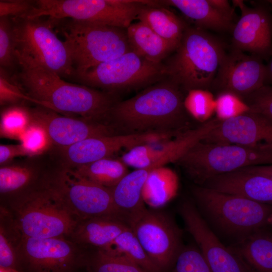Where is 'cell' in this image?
<instances>
[{
    "label": "cell",
    "mask_w": 272,
    "mask_h": 272,
    "mask_svg": "<svg viewBox=\"0 0 272 272\" xmlns=\"http://www.w3.org/2000/svg\"><path fill=\"white\" fill-rule=\"evenodd\" d=\"M184 97L181 88L166 77L136 95L116 102L106 122L119 134H180L190 129L187 128L189 115L184 108Z\"/></svg>",
    "instance_id": "obj_1"
},
{
    "label": "cell",
    "mask_w": 272,
    "mask_h": 272,
    "mask_svg": "<svg viewBox=\"0 0 272 272\" xmlns=\"http://www.w3.org/2000/svg\"><path fill=\"white\" fill-rule=\"evenodd\" d=\"M20 71L17 77L24 91L41 106L64 114L106 123L116 102L112 94L64 81L31 58L16 51Z\"/></svg>",
    "instance_id": "obj_2"
},
{
    "label": "cell",
    "mask_w": 272,
    "mask_h": 272,
    "mask_svg": "<svg viewBox=\"0 0 272 272\" xmlns=\"http://www.w3.org/2000/svg\"><path fill=\"white\" fill-rule=\"evenodd\" d=\"M226 53L217 37L188 25L179 46L163 64L165 76L186 92L209 90Z\"/></svg>",
    "instance_id": "obj_3"
},
{
    "label": "cell",
    "mask_w": 272,
    "mask_h": 272,
    "mask_svg": "<svg viewBox=\"0 0 272 272\" xmlns=\"http://www.w3.org/2000/svg\"><path fill=\"white\" fill-rule=\"evenodd\" d=\"M1 204L10 210L26 237L69 238L80 221L49 179L42 185Z\"/></svg>",
    "instance_id": "obj_4"
},
{
    "label": "cell",
    "mask_w": 272,
    "mask_h": 272,
    "mask_svg": "<svg viewBox=\"0 0 272 272\" xmlns=\"http://www.w3.org/2000/svg\"><path fill=\"white\" fill-rule=\"evenodd\" d=\"M59 26L75 70L74 76L131 51L126 29L72 19Z\"/></svg>",
    "instance_id": "obj_5"
},
{
    "label": "cell",
    "mask_w": 272,
    "mask_h": 272,
    "mask_svg": "<svg viewBox=\"0 0 272 272\" xmlns=\"http://www.w3.org/2000/svg\"><path fill=\"white\" fill-rule=\"evenodd\" d=\"M197 185L209 178L250 166L272 165V146L199 141L175 163Z\"/></svg>",
    "instance_id": "obj_6"
},
{
    "label": "cell",
    "mask_w": 272,
    "mask_h": 272,
    "mask_svg": "<svg viewBox=\"0 0 272 272\" xmlns=\"http://www.w3.org/2000/svg\"><path fill=\"white\" fill-rule=\"evenodd\" d=\"M191 190L205 216L221 230L236 237L237 241L268 225L271 205L197 185Z\"/></svg>",
    "instance_id": "obj_7"
},
{
    "label": "cell",
    "mask_w": 272,
    "mask_h": 272,
    "mask_svg": "<svg viewBox=\"0 0 272 272\" xmlns=\"http://www.w3.org/2000/svg\"><path fill=\"white\" fill-rule=\"evenodd\" d=\"M150 1L37 0L26 18L70 19L127 29Z\"/></svg>",
    "instance_id": "obj_8"
},
{
    "label": "cell",
    "mask_w": 272,
    "mask_h": 272,
    "mask_svg": "<svg viewBox=\"0 0 272 272\" xmlns=\"http://www.w3.org/2000/svg\"><path fill=\"white\" fill-rule=\"evenodd\" d=\"M11 18L17 52L29 56L61 78L73 77L75 70L70 54L64 41L54 32V19Z\"/></svg>",
    "instance_id": "obj_9"
},
{
    "label": "cell",
    "mask_w": 272,
    "mask_h": 272,
    "mask_svg": "<svg viewBox=\"0 0 272 272\" xmlns=\"http://www.w3.org/2000/svg\"><path fill=\"white\" fill-rule=\"evenodd\" d=\"M165 78L162 63L151 62L132 51L73 77L84 85L111 94L147 87Z\"/></svg>",
    "instance_id": "obj_10"
},
{
    "label": "cell",
    "mask_w": 272,
    "mask_h": 272,
    "mask_svg": "<svg viewBox=\"0 0 272 272\" xmlns=\"http://www.w3.org/2000/svg\"><path fill=\"white\" fill-rule=\"evenodd\" d=\"M92 250L68 238L24 237L20 250L22 272H81L86 270Z\"/></svg>",
    "instance_id": "obj_11"
},
{
    "label": "cell",
    "mask_w": 272,
    "mask_h": 272,
    "mask_svg": "<svg viewBox=\"0 0 272 272\" xmlns=\"http://www.w3.org/2000/svg\"><path fill=\"white\" fill-rule=\"evenodd\" d=\"M126 223L162 272L175 263L182 250L181 232L169 217L146 208L129 218Z\"/></svg>",
    "instance_id": "obj_12"
},
{
    "label": "cell",
    "mask_w": 272,
    "mask_h": 272,
    "mask_svg": "<svg viewBox=\"0 0 272 272\" xmlns=\"http://www.w3.org/2000/svg\"><path fill=\"white\" fill-rule=\"evenodd\" d=\"M49 182L80 220L102 216L120 217L111 188L85 178L72 168L62 166L50 175Z\"/></svg>",
    "instance_id": "obj_13"
},
{
    "label": "cell",
    "mask_w": 272,
    "mask_h": 272,
    "mask_svg": "<svg viewBox=\"0 0 272 272\" xmlns=\"http://www.w3.org/2000/svg\"><path fill=\"white\" fill-rule=\"evenodd\" d=\"M220 122L215 118L183 132L174 139L134 147L124 153L120 159L128 167L135 169H152L175 163L191 147L206 138Z\"/></svg>",
    "instance_id": "obj_14"
},
{
    "label": "cell",
    "mask_w": 272,
    "mask_h": 272,
    "mask_svg": "<svg viewBox=\"0 0 272 272\" xmlns=\"http://www.w3.org/2000/svg\"><path fill=\"white\" fill-rule=\"evenodd\" d=\"M241 16L232 32L231 48L268 60L272 56V12L266 1L250 8L233 1Z\"/></svg>",
    "instance_id": "obj_15"
},
{
    "label": "cell",
    "mask_w": 272,
    "mask_h": 272,
    "mask_svg": "<svg viewBox=\"0 0 272 272\" xmlns=\"http://www.w3.org/2000/svg\"><path fill=\"white\" fill-rule=\"evenodd\" d=\"M179 212L212 272H251L230 247L220 241L191 201L182 203Z\"/></svg>",
    "instance_id": "obj_16"
},
{
    "label": "cell",
    "mask_w": 272,
    "mask_h": 272,
    "mask_svg": "<svg viewBox=\"0 0 272 272\" xmlns=\"http://www.w3.org/2000/svg\"><path fill=\"white\" fill-rule=\"evenodd\" d=\"M169 133L113 134L86 139L69 147L61 148L65 165L74 168L111 157L122 149L127 150L139 145L172 138Z\"/></svg>",
    "instance_id": "obj_17"
},
{
    "label": "cell",
    "mask_w": 272,
    "mask_h": 272,
    "mask_svg": "<svg viewBox=\"0 0 272 272\" xmlns=\"http://www.w3.org/2000/svg\"><path fill=\"white\" fill-rule=\"evenodd\" d=\"M260 57L233 49L227 52L212 88L242 99L264 85L265 64Z\"/></svg>",
    "instance_id": "obj_18"
},
{
    "label": "cell",
    "mask_w": 272,
    "mask_h": 272,
    "mask_svg": "<svg viewBox=\"0 0 272 272\" xmlns=\"http://www.w3.org/2000/svg\"><path fill=\"white\" fill-rule=\"evenodd\" d=\"M38 105L30 110L31 122L41 125L52 144L64 148L86 139L117 134L110 125L82 117L58 115Z\"/></svg>",
    "instance_id": "obj_19"
},
{
    "label": "cell",
    "mask_w": 272,
    "mask_h": 272,
    "mask_svg": "<svg viewBox=\"0 0 272 272\" xmlns=\"http://www.w3.org/2000/svg\"><path fill=\"white\" fill-rule=\"evenodd\" d=\"M210 143L272 146V121L251 111L220 121L202 140Z\"/></svg>",
    "instance_id": "obj_20"
},
{
    "label": "cell",
    "mask_w": 272,
    "mask_h": 272,
    "mask_svg": "<svg viewBox=\"0 0 272 272\" xmlns=\"http://www.w3.org/2000/svg\"><path fill=\"white\" fill-rule=\"evenodd\" d=\"M201 186L272 206V179L262 175L238 170L211 177Z\"/></svg>",
    "instance_id": "obj_21"
},
{
    "label": "cell",
    "mask_w": 272,
    "mask_h": 272,
    "mask_svg": "<svg viewBox=\"0 0 272 272\" xmlns=\"http://www.w3.org/2000/svg\"><path fill=\"white\" fill-rule=\"evenodd\" d=\"M128 227L117 216L94 217L79 221L68 238L87 249L102 250Z\"/></svg>",
    "instance_id": "obj_22"
},
{
    "label": "cell",
    "mask_w": 272,
    "mask_h": 272,
    "mask_svg": "<svg viewBox=\"0 0 272 272\" xmlns=\"http://www.w3.org/2000/svg\"><path fill=\"white\" fill-rule=\"evenodd\" d=\"M267 226L230 247L251 272H272V232Z\"/></svg>",
    "instance_id": "obj_23"
},
{
    "label": "cell",
    "mask_w": 272,
    "mask_h": 272,
    "mask_svg": "<svg viewBox=\"0 0 272 272\" xmlns=\"http://www.w3.org/2000/svg\"><path fill=\"white\" fill-rule=\"evenodd\" d=\"M151 170L142 168L129 172L111 188L115 207L120 217L125 223L129 218L146 208L143 190Z\"/></svg>",
    "instance_id": "obj_24"
},
{
    "label": "cell",
    "mask_w": 272,
    "mask_h": 272,
    "mask_svg": "<svg viewBox=\"0 0 272 272\" xmlns=\"http://www.w3.org/2000/svg\"><path fill=\"white\" fill-rule=\"evenodd\" d=\"M160 3L162 7L176 8L194 26L207 31H231L235 24L234 20L212 6L209 0H166Z\"/></svg>",
    "instance_id": "obj_25"
},
{
    "label": "cell",
    "mask_w": 272,
    "mask_h": 272,
    "mask_svg": "<svg viewBox=\"0 0 272 272\" xmlns=\"http://www.w3.org/2000/svg\"><path fill=\"white\" fill-rule=\"evenodd\" d=\"M49 175L26 165H5L0 168L1 202L15 198L45 183Z\"/></svg>",
    "instance_id": "obj_26"
},
{
    "label": "cell",
    "mask_w": 272,
    "mask_h": 272,
    "mask_svg": "<svg viewBox=\"0 0 272 272\" xmlns=\"http://www.w3.org/2000/svg\"><path fill=\"white\" fill-rule=\"evenodd\" d=\"M126 32L131 51L153 63H161L175 50L172 45L141 21L132 23Z\"/></svg>",
    "instance_id": "obj_27"
},
{
    "label": "cell",
    "mask_w": 272,
    "mask_h": 272,
    "mask_svg": "<svg viewBox=\"0 0 272 272\" xmlns=\"http://www.w3.org/2000/svg\"><path fill=\"white\" fill-rule=\"evenodd\" d=\"M137 19L148 26L175 49L188 25L165 7L146 5L141 9Z\"/></svg>",
    "instance_id": "obj_28"
},
{
    "label": "cell",
    "mask_w": 272,
    "mask_h": 272,
    "mask_svg": "<svg viewBox=\"0 0 272 272\" xmlns=\"http://www.w3.org/2000/svg\"><path fill=\"white\" fill-rule=\"evenodd\" d=\"M179 179L176 172L166 166L152 169L143 190L145 205L153 209L165 206L177 194Z\"/></svg>",
    "instance_id": "obj_29"
},
{
    "label": "cell",
    "mask_w": 272,
    "mask_h": 272,
    "mask_svg": "<svg viewBox=\"0 0 272 272\" xmlns=\"http://www.w3.org/2000/svg\"><path fill=\"white\" fill-rule=\"evenodd\" d=\"M24 236L10 210L0 206V267L21 271L20 250Z\"/></svg>",
    "instance_id": "obj_30"
},
{
    "label": "cell",
    "mask_w": 272,
    "mask_h": 272,
    "mask_svg": "<svg viewBox=\"0 0 272 272\" xmlns=\"http://www.w3.org/2000/svg\"><path fill=\"white\" fill-rule=\"evenodd\" d=\"M72 168L85 178L110 188L129 172L128 166L120 159L111 157Z\"/></svg>",
    "instance_id": "obj_31"
},
{
    "label": "cell",
    "mask_w": 272,
    "mask_h": 272,
    "mask_svg": "<svg viewBox=\"0 0 272 272\" xmlns=\"http://www.w3.org/2000/svg\"><path fill=\"white\" fill-rule=\"evenodd\" d=\"M101 250L110 254L124 256L146 272H162L148 256L129 226L109 246Z\"/></svg>",
    "instance_id": "obj_32"
},
{
    "label": "cell",
    "mask_w": 272,
    "mask_h": 272,
    "mask_svg": "<svg viewBox=\"0 0 272 272\" xmlns=\"http://www.w3.org/2000/svg\"><path fill=\"white\" fill-rule=\"evenodd\" d=\"M87 272H146L124 256L113 255L101 250H92L87 263Z\"/></svg>",
    "instance_id": "obj_33"
},
{
    "label": "cell",
    "mask_w": 272,
    "mask_h": 272,
    "mask_svg": "<svg viewBox=\"0 0 272 272\" xmlns=\"http://www.w3.org/2000/svg\"><path fill=\"white\" fill-rule=\"evenodd\" d=\"M31 123L30 110L22 105L9 106L1 112V137L19 140Z\"/></svg>",
    "instance_id": "obj_34"
},
{
    "label": "cell",
    "mask_w": 272,
    "mask_h": 272,
    "mask_svg": "<svg viewBox=\"0 0 272 272\" xmlns=\"http://www.w3.org/2000/svg\"><path fill=\"white\" fill-rule=\"evenodd\" d=\"M184 106L189 116L202 124L215 113V98L209 90L193 89L185 96Z\"/></svg>",
    "instance_id": "obj_35"
},
{
    "label": "cell",
    "mask_w": 272,
    "mask_h": 272,
    "mask_svg": "<svg viewBox=\"0 0 272 272\" xmlns=\"http://www.w3.org/2000/svg\"><path fill=\"white\" fill-rule=\"evenodd\" d=\"M16 42L11 18H0V65L8 71L17 64Z\"/></svg>",
    "instance_id": "obj_36"
},
{
    "label": "cell",
    "mask_w": 272,
    "mask_h": 272,
    "mask_svg": "<svg viewBox=\"0 0 272 272\" xmlns=\"http://www.w3.org/2000/svg\"><path fill=\"white\" fill-rule=\"evenodd\" d=\"M37 102L29 97L17 78L12 76L9 72L0 67V104L4 105H21L24 101Z\"/></svg>",
    "instance_id": "obj_37"
},
{
    "label": "cell",
    "mask_w": 272,
    "mask_h": 272,
    "mask_svg": "<svg viewBox=\"0 0 272 272\" xmlns=\"http://www.w3.org/2000/svg\"><path fill=\"white\" fill-rule=\"evenodd\" d=\"M250 111L244 100L232 93L220 92L215 98V113L216 118L220 121L235 118Z\"/></svg>",
    "instance_id": "obj_38"
},
{
    "label": "cell",
    "mask_w": 272,
    "mask_h": 272,
    "mask_svg": "<svg viewBox=\"0 0 272 272\" xmlns=\"http://www.w3.org/2000/svg\"><path fill=\"white\" fill-rule=\"evenodd\" d=\"M26 156L40 155L52 144L45 129L39 124L31 122L19 139Z\"/></svg>",
    "instance_id": "obj_39"
},
{
    "label": "cell",
    "mask_w": 272,
    "mask_h": 272,
    "mask_svg": "<svg viewBox=\"0 0 272 272\" xmlns=\"http://www.w3.org/2000/svg\"><path fill=\"white\" fill-rule=\"evenodd\" d=\"M172 272H212L200 250L193 247L182 249Z\"/></svg>",
    "instance_id": "obj_40"
},
{
    "label": "cell",
    "mask_w": 272,
    "mask_h": 272,
    "mask_svg": "<svg viewBox=\"0 0 272 272\" xmlns=\"http://www.w3.org/2000/svg\"><path fill=\"white\" fill-rule=\"evenodd\" d=\"M242 99L250 111L260 114L272 121V86L263 85Z\"/></svg>",
    "instance_id": "obj_41"
},
{
    "label": "cell",
    "mask_w": 272,
    "mask_h": 272,
    "mask_svg": "<svg viewBox=\"0 0 272 272\" xmlns=\"http://www.w3.org/2000/svg\"><path fill=\"white\" fill-rule=\"evenodd\" d=\"M35 1L1 0L0 17L25 18L34 7Z\"/></svg>",
    "instance_id": "obj_42"
},
{
    "label": "cell",
    "mask_w": 272,
    "mask_h": 272,
    "mask_svg": "<svg viewBox=\"0 0 272 272\" xmlns=\"http://www.w3.org/2000/svg\"><path fill=\"white\" fill-rule=\"evenodd\" d=\"M19 156H26L22 145H1L0 164L1 166L7 165L14 158Z\"/></svg>",
    "instance_id": "obj_43"
},
{
    "label": "cell",
    "mask_w": 272,
    "mask_h": 272,
    "mask_svg": "<svg viewBox=\"0 0 272 272\" xmlns=\"http://www.w3.org/2000/svg\"><path fill=\"white\" fill-rule=\"evenodd\" d=\"M209 3L223 14L234 20V9L227 0H209Z\"/></svg>",
    "instance_id": "obj_44"
},
{
    "label": "cell",
    "mask_w": 272,
    "mask_h": 272,
    "mask_svg": "<svg viewBox=\"0 0 272 272\" xmlns=\"http://www.w3.org/2000/svg\"><path fill=\"white\" fill-rule=\"evenodd\" d=\"M239 170L262 175L272 179V165L250 166Z\"/></svg>",
    "instance_id": "obj_45"
},
{
    "label": "cell",
    "mask_w": 272,
    "mask_h": 272,
    "mask_svg": "<svg viewBox=\"0 0 272 272\" xmlns=\"http://www.w3.org/2000/svg\"><path fill=\"white\" fill-rule=\"evenodd\" d=\"M265 64L264 85L272 86V56Z\"/></svg>",
    "instance_id": "obj_46"
},
{
    "label": "cell",
    "mask_w": 272,
    "mask_h": 272,
    "mask_svg": "<svg viewBox=\"0 0 272 272\" xmlns=\"http://www.w3.org/2000/svg\"><path fill=\"white\" fill-rule=\"evenodd\" d=\"M0 272H22L21 271L10 268L0 267Z\"/></svg>",
    "instance_id": "obj_47"
},
{
    "label": "cell",
    "mask_w": 272,
    "mask_h": 272,
    "mask_svg": "<svg viewBox=\"0 0 272 272\" xmlns=\"http://www.w3.org/2000/svg\"><path fill=\"white\" fill-rule=\"evenodd\" d=\"M267 225L272 227V214L268 219Z\"/></svg>",
    "instance_id": "obj_48"
},
{
    "label": "cell",
    "mask_w": 272,
    "mask_h": 272,
    "mask_svg": "<svg viewBox=\"0 0 272 272\" xmlns=\"http://www.w3.org/2000/svg\"><path fill=\"white\" fill-rule=\"evenodd\" d=\"M266 2L269 5L270 7L272 9V1H267Z\"/></svg>",
    "instance_id": "obj_49"
}]
</instances>
